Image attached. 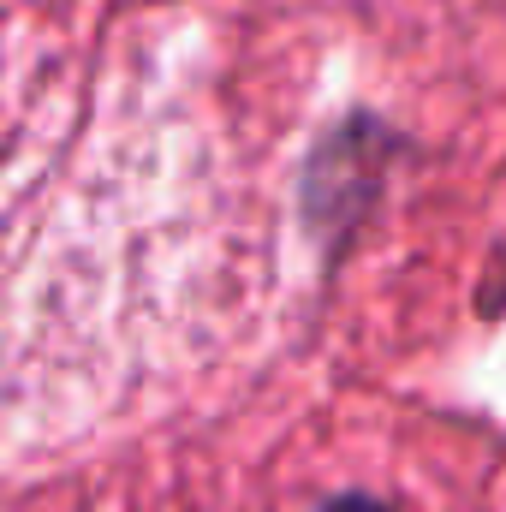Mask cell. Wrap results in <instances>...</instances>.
Returning <instances> with one entry per match:
<instances>
[{"mask_svg": "<svg viewBox=\"0 0 506 512\" xmlns=\"http://www.w3.org/2000/svg\"><path fill=\"white\" fill-rule=\"evenodd\" d=\"M328 512H387V507H376V501H340V507H328Z\"/></svg>", "mask_w": 506, "mask_h": 512, "instance_id": "1", "label": "cell"}]
</instances>
